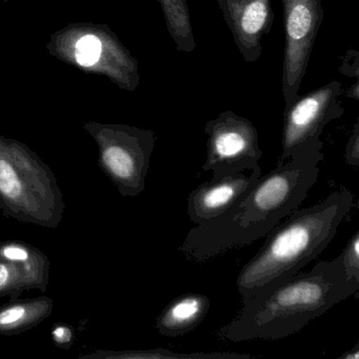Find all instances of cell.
<instances>
[{
  "instance_id": "cell-19",
  "label": "cell",
  "mask_w": 359,
  "mask_h": 359,
  "mask_svg": "<svg viewBox=\"0 0 359 359\" xmlns=\"http://www.w3.org/2000/svg\"><path fill=\"white\" fill-rule=\"evenodd\" d=\"M51 334L54 344L64 350L72 348L76 341L74 329L68 323H55Z\"/></svg>"
},
{
  "instance_id": "cell-14",
  "label": "cell",
  "mask_w": 359,
  "mask_h": 359,
  "mask_svg": "<svg viewBox=\"0 0 359 359\" xmlns=\"http://www.w3.org/2000/svg\"><path fill=\"white\" fill-rule=\"evenodd\" d=\"M165 16V26L177 51L191 53L196 49L190 10L187 0H157Z\"/></svg>"
},
{
  "instance_id": "cell-7",
  "label": "cell",
  "mask_w": 359,
  "mask_h": 359,
  "mask_svg": "<svg viewBox=\"0 0 359 359\" xmlns=\"http://www.w3.org/2000/svg\"><path fill=\"white\" fill-rule=\"evenodd\" d=\"M323 0H283L285 13V50L283 95L285 111L299 96L308 70L313 46L323 20Z\"/></svg>"
},
{
  "instance_id": "cell-15",
  "label": "cell",
  "mask_w": 359,
  "mask_h": 359,
  "mask_svg": "<svg viewBox=\"0 0 359 359\" xmlns=\"http://www.w3.org/2000/svg\"><path fill=\"white\" fill-rule=\"evenodd\" d=\"M81 359H216L251 358L250 355L235 353H177L169 348L151 350L108 351L95 350V352L79 356Z\"/></svg>"
},
{
  "instance_id": "cell-5",
  "label": "cell",
  "mask_w": 359,
  "mask_h": 359,
  "mask_svg": "<svg viewBox=\"0 0 359 359\" xmlns=\"http://www.w3.org/2000/svg\"><path fill=\"white\" fill-rule=\"evenodd\" d=\"M98 144V163L123 197H136L146 189L155 134L128 126L89 129Z\"/></svg>"
},
{
  "instance_id": "cell-12",
  "label": "cell",
  "mask_w": 359,
  "mask_h": 359,
  "mask_svg": "<svg viewBox=\"0 0 359 359\" xmlns=\"http://www.w3.org/2000/svg\"><path fill=\"white\" fill-rule=\"evenodd\" d=\"M50 269L51 262L45 253L26 262L0 259V298L15 299L30 290L47 291Z\"/></svg>"
},
{
  "instance_id": "cell-4",
  "label": "cell",
  "mask_w": 359,
  "mask_h": 359,
  "mask_svg": "<svg viewBox=\"0 0 359 359\" xmlns=\"http://www.w3.org/2000/svg\"><path fill=\"white\" fill-rule=\"evenodd\" d=\"M64 195L51 168L36 153L0 136V212L22 224L57 229Z\"/></svg>"
},
{
  "instance_id": "cell-17",
  "label": "cell",
  "mask_w": 359,
  "mask_h": 359,
  "mask_svg": "<svg viewBox=\"0 0 359 359\" xmlns=\"http://www.w3.org/2000/svg\"><path fill=\"white\" fill-rule=\"evenodd\" d=\"M100 39L94 35L81 37L76 46V60L81 66L91 67L97 62L102 54Z\"/></svg>"
},
{
  "instance_id": "cell-16",
  "label": "cell",
  "mask_w": 359,
  "mask_h": 359,
  "mask_svg": "<svg viewBox=\"0 0 359 359\" xmlns=\"http://www.w3.org/2000/svg\"><path fill=\"white\" fill-rule=\"evenodd\" d=\"M43 252L20 241H0V259L26 262L39 257Z\"/></svg>"
},
{
  "instance_id": "cell-20",
  "label": "cell",
  "mask_w": 359,
  "mask_h": 359,
  "mask_svg": "<svg viewBox=\"0 0 359 359\" xmlns=\"http://www.w3.org/2000/svg\"><path fill=\"white\" fill-rule=\"evenodd\" d=\"M344 161L351 167L359 165V123H355L352 134L344 150Z\"/></svg>"
},
{
  "instance_id": "cell-6",
  "label": "cell",
  "mask_w": 359,
  "mask_h": 359,
  "mask_svg": "<svg viewBox=\"0 0 359 359\" xmlns=\"http://www.w3.org/2000/svg\"><path fill=\"white\" fill-rule=\"evenodd\" d=\"M207 159L203 171H212V180L253 171L262 157L259 136L253 123L233 111H224L205 123Z\"/></svg>"
},
{
  "instance_id": "cell-11",
  "label": "cell",
  "mask_w": 359,
  "mask_h": 359,
  "mask_svg": "<svg viewBox=\"0 0 359 359\" xmlns=\"http://www.w3.org/2000/svg\"><path fill=\"white\" fill-rule=\"evenodd\" d=\"M211 306L208 296L187 293L174 298L156 318L155 327L165 337H180L196 329Z\"/></svg>"
},
{
  "instance_id": "cell-3",
  "label": "cell",
  "mask_w": 359,
  "mask_h": 359,
  "mask_svg": "<svg viewBox=\"0 0 359 359\" xmlns=\"http://www.w3.org/2000/svg\"><path fill=\"white\" fill-rule=\"evenodd\" d=\"M353 203L354 195L344 188L321 203L298 208L285 222H279L237 276V289L243 300L269 281L296 274L316 259L333 241Z\"/></svg>"
},
{
  "instance_id": "cell-2",
  "label": "cell",
  "mask_w": 359,
  "mask_h": 359,
  "mask_svg": "<svg viewBox=\"0 0 359 359\" xmlns=\"http://www.w3.org/2000/svg\"><path fill=\"white\" fill-rule=\"evenodd\" d=\"M358 291L359 283L348 279L340 255L321 260L309 272L275 278L256 290L218 336L231 342L283 339Z\"/></svg>"
},
{
  "instance_id": "cell-21",
  "label": "cell",
  "mask_w": 359,
  "mask_h": 359,
  "mask_svg": "<svg viewBox=\"0 0 359 359\" xmlns=\"http://www.w3.org/2000/svg\"><path fill=\"white\" fill-rule=\"evenodd\" d=\"M339 358L344 359H358L359 358V348L358 346H355L353 350L348 351L346 354L342 355Z\"/></svg>"
},
{
  "instance_id": "cell-13",
  "label": "cell",
  "mask_w": 359,
  "mask_h": 359,
  "mask_svg": "<svg viewBox=\"0 0 359 359\" xmlns=\"http://www.w3.org/2000/svg\"><path fill=\"white\" fill-rule=\"evenodd\" d=\"M54 300L48 296L11 299L0 306V336H15L34 329L53 312Z\"/></svg>"
},
{
  "instance_id": "cell-18",
  "label": "cell",
  "mask_w": 359,
  "mask_h": 359,
  "mask_svg": "<svg viewBox=\"0 0 359 359\" xmlns=\"http://www.w3.org/2000/svg\"><path fill=\"white\" fill-rule=\"evenodd\" d=\"M340 257L348 279L359 283V232L351 237Z\"/></svg>"
},
{
  "instance_id": "cell-9",
  "label": "cell",
  "mask_w": 359,
  "mask_h": 359,
  "mask_svg": "<svg viewBox=\"0 0 359 359\" xmlns=\"http://www.w3.org/2000/svg\"><path fill=\"white\" fill-rule=\"evenodd\" d=\"M241 57L255 62L274 22L272 0H216Z\"/></svg>"
},
{
  "instance_id": "cell-8",
  "label": "cell",
  "mask_w": 359,
  "mask_h": 359,
  "mask_svg": "<svg viewBox=\"0 0 359 359\" xmlns=\"http://www.w3.org/2000/svg\"><path fill=\"white\" fill-rule=\"evenodd\" d=\"M341 83L331 81L299 97L285 111L281 152L278 163H285L309 144H316L327 123L340 118L344 109L340 98Z\"/></svg>"
},
{
  "instance_id": "cell-10",
  "label": "cell",
  "mask_w": 359,
  "mask_h": 359,
  "mask_svg": "<svg viewBox=\"0 0 359 359\" xmlns=\"http://www.w3.org/2000/svg\"><path fill=\"white\" fill-rule=\"evenodd\" d=\"M260 176L262 167L257 165L249 175L234 174L197 187L188 197L191 222L198 226L222 215L257 182Z\"/></svg>"
},
{
  "instance_id": "cell-1",
  "label": "cell",
  "mask_w": 359,
  "mask_h": 359,
  "mask_svg": "<svg viewBox=\"0 0 359 359\" xmlns=\"http://www.w3.org/2000/svg\"><path fill=\"white\" fill-rule=\"evenodd\" d=\"M323 142L309 144L245 192L222 215L189 231L180 251L188 259L205 262L266 237L300 207L318 180Z\"/></svg>"
}]
</instances>
